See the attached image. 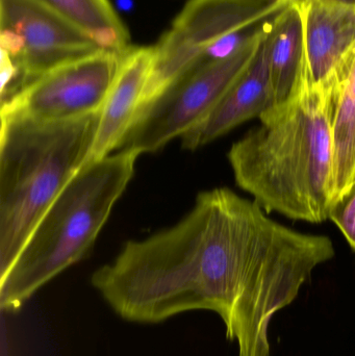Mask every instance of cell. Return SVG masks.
Segmentation results:
<instances>
[{"mask_svg": "<svg viewBox=\"0 0 355 356\" xmlns=\"http://www.w3.org/2000/svg\"><path fill=\"white\" fill-rule=\"evenodd\" d=\"M299 2L306 74L313 83H324L355 46V4L333 0Z\"/></svg>", "mask_w": 355, "mask_h": 356, "instance_id": "8fae6325", "label": "cell"}, {"mask_svg": "<svg viewBox=\"0 0 355 356\" xmlns=\"http://www.w3.org/2000/svg\"><path fill=\"white\" fill-rule=\"evenodd\" d=\"M265 27H256L231 56L200 65L141 106L119 149L152 154L201 122L254 58Z\"/></svg>", "mask_w": 355, "mask_h": 356, "instance_id": "5b68a950", "label": "cell"}, {"mask_svg": "<svg viewBox=\"0 0 355 356\" xmlns=\"http://www.w3.org/2000/svg\"><path fill=\"white\" fill-rule=\"evenodd\" d=\"M19 69L6 51L1 50L0 58V93H4L18 79Z\"/></svg>", "mask_w": 355, "mask_h": 356, "instance_id": "e0dca14e", "label": "cell"}, {"mask_svg": "<svg viewBox=\"0 0 355 356\" xmlns=\"http://www.w3.org/2000/svg\"><path fill=\"white\" fill-rule=\"evenodd\" d=\"M118 10L122 12H129L133 8V0H117Z\"/></svg>", "mask_w": 355, "mask_h": 356, "instance_id": "ac0fdd59", "label": "cell"}, {"mask_svg": "<svg viewBox=\"0 0 355 356\" xmlns=\"http://www.w3.org/2000/svg\"><path fill=\"white\" fill-rule=\"evenodd\" d=\"M245 198L226 188L198 195L185 219L142 241H131L92 284L119 317L156 324L187 312L233 322L239 293L231 252Z\"/></svg>", "mask_w": 355, "mask_h": 356, "instance_id": "6da1fadb", "label": "cell"}, {"mask_svg": "<svg viewBox=\"0 0 355 356\" xmlns=\"http://www.w3.org/2000/svg\"><path fill=\"white\" fill-rule=\"evenodd\" d=\"M260 1L265 2L268 4H277L281 2H294V1H304V0H260ZM333 1L345 2V3L355 4V0H333Z\"/></svg>", "mask_w": 355, "mask_h": 356, "instance_id": "d6986e66", "label": "cell"}, {"mask_svg": "<svg viewBox=\"0 0 355 356\" xmlns=\"http://www.w3.org/2000/svg\"><path fill=\"white\" fill-rule=\"evenodd\" d=\"M287 4L260 0H190L154 46V65L141 106L197 68L204 52L215 42L274 16Z\"/></svg>", "mask_w": 355, "mask_h": 356, "instance_id": "8992f818", "label": "cell"}, {"mask_svg": "<svg viewBox=\"0 0 355 356\" xmlns=\"http://www.w3.org/2000/svg\"><path fill=\"white\" fill-rule=\"evenodd\" d=\"M329 219L341 230L355 252V181L329 209Z\"/></svg>", "mask_w": 355, "mask_h": 356, "instance_id": "9a60e30c", "label": "cell"}, {"mask_svg": "<svg viewBox=\"0 0 355 356\" xmlns=\"http://www.w3.org/2000/svg\"><path fill=\"white\" fill-rule=\"evenodd\" d=\"M335 81L302 83L231 146L240 188L267 211L310 223L329 219L333 164Z\"/></svg>", "mask_w": 355, "mask_h": 356, "instance_id": "7a4b0ae2", "label": "cell"}, {"mask_svg": "<svg viewBox=\"0 0 355 356\" xmlns=\"http://www.w3.org/2000/svg\"><path fill=\"white\" fill-rule=\"evenodd\" d=\"M0 45L13 60H16L22 54L25 48V40L22 35L10 29L0 31Z\"/></svg>", "mask_w": 355, "mask_h": 356, "instance_id": "2e32d148", "label": "cell"}, {"mask_svg": "<svg viewBox=\"0 0 355 356\" xmlns=\"http://www.w3.org/2000/svg\"><path fill=\"white\" fill-rule=\"evenodd\" d=\"M123 54L99 50L49 71L2 100L1 117L58 122L99 113Z\"/></svg>", "mask_w": 355, "mask_h": 356, "instance_id": "52a82bcc", "label": "cell"}, {"mask_svg": "<svg viewBox=\"0 0 355 356\" xmlns=\"http://www.w3.org/2000/svg\"><path fill=\"white\" fill-rule=\"evenodd\" d=\"M331 77L335 81L331 204L355 181V46Z\"/></svg>", "mask_w": 355, "mask_h": 356, "instance_id": "4fadbf2b", "label": "cell"}, {"mask_svg": "<svg viewBox=\"0 0 355 356\" xmlns=\"http://www.w3.org/2000/svg\"><path fill=\"white\" fill-rule=\"evenodd\" d=\"M0 25L25 40L22 54L14 60L18 79L2 100L49 71L100 50L85 29L42 0H0Z\"/></svg>", "mask_w": 355, "mask_h": 356, "instance_id": "ba28073f", "label": "cell"}, {"mask_svg": "<svg viewBox=\"0 0 355 356\" xmlns=\"http://www.w3.org/2000/svg\"><path fill=\"white\" fill-rule=\"evenodd\" d=\"M154 54V46L129 47L123 54L118 74L100 111L97 131L83 167L120 148L141 106Z\"/></svg>", "mask_w": 355, "mask_h": 356, "instance_id": "30bf717a", "label": "cell"}, {"mask_svg": "<svg viewBox=\"0 0 355 356\" xmlns=\"http://www.w3.org/2000/svg\"><path fill=\"white\" fill-rule=\"evenodd\" d=\"M67 18L91 31L101 27L126 31L108 0H42Z\"/></svg>", "mask_w": 355, "mask_h": 356, "instance_id": "5bb4252c", "label": "cell"}, {"mask_svg": "<svg viewBox=\"0 0 355 356\" xmlns=\"http://www.w3.org/2000/svg\"><path fill=\"white\" fill-rule=\"evenodd\" d=\"M135 152L81 167L40 220L12 267L0 276V307L16 312L50 280L81 261L135 173Z\"/></svg>", "mask_w": 355, "mask_h": 356, "instance_id": "277c9868", "label": "cell"}, {"mask_svg": "<svg viewBox=\"0 0 355 356\" xmlns=\"http://www.w3.org/2000/svg\"><path fill=\"white\" fill-rule=\"evenodd\" d=\"M268 21L264 35L245 70L227 90L212 112L181 137L185 149L202 147L238 125L268 112L275 106V96L269 69Z\"/></svg>", "mask_w": 355, "mask_h": 356, "instance_id": "9c48e42d", "label": "cell"}, {"mask_svg": "<svg viewBox=\"0 0 355 356\" xmlns=\"http://www.w3.org/2000/svg\"><path fill=\"white\" fill-rule=\"evenodd\" d=\"M100 112L45 122L1 117L0 276L12 267L40 220L91 149Z\"/></svg>", "mask_w": 355, "mask_h": 356, "instance_id": "3957f363", "label": "cell"}, {"mask_svg": "<svg viewBox=\"0 0 355 356\" xmlns=\"http://www.w3.org/2000/svg\"><path fill=\"white\" fill-rule=\"evenodd\" d=\"M267 49L277 106L291 97L306 73L304 20L299 1L290 2L271 17Z\"/></svg>", "mask_w": 355, "mask_h": 356, "instance_id": "7c38bea8", "label": "cell"}]
</instances>
